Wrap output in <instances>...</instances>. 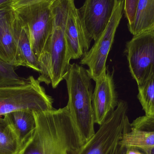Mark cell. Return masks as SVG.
Returning <instances> with one entry per match:
<instances>
[{
  "mask_svg": "<svg viewBox=\"0 0 154 154\" xmlns=\"http://www.w3.org/2000/svg\"><path fill=\"white\" fill-rule=\"evenodd\" d=\"M33 111L36 127L18 154H76L83 144L67 106Z\"/></svg>",
  "mask_w": 154,
  "mask_h": 154,
  "instance_id": "6da1fadb",
  "label": "cell"
},
{
  "mask_svg": "<svg viewBox=\"0 0 154 154\" xmlns=\"http://www.w3.org/2000/svg\"><path fill=\"white\" fill-rule=\"evenodd\" d=\"M74 0H56L52 5L53 28L46 51L39 60L41 72L38 79L56 88L70 66L65 29Z\"/></svg>",
  "mask_w": 154,
  "mask_h": 154,
  "instance_id": "7a4b0ae2",
  "label": "cell"
},
{
  "mask_svg": "<svg viewBox=\"0 0 154 154\" xmlns=\"http://www.w3.org/2000/svg\"><path fill=\"white\" fill-rule=\"evenodd\" d=\"M91 79L88 69L76 63L70 64L64 77L68 93L67 107L83 144L95 133Z\"/></svg>",
  "mask_w": 154,
  "mask_h": 154,
  "instance_id": "3957f363",
  "label": "cell"
},
{
  "mask_svg": "<svg viewBox=\"0 0 154 154\" xmlns=\"http://www.w3.org/2000/svg\"><path fill=\"white\" fill-rule=\"evenodd\" d=\"M40 83L30 76L29 82L24 85L0 87V117L16 110L53 109V99Z\"/></svg>",
  "mask_w": 154,
  "mask_h": 154,
  "instance_id": "277c9868",
  "label": "cell"
},
{
  "mask_svg": "<svg viewBox=\"0 0 154 154\" xmlns=\"http://www.w3.org/2000/svg\"><path fill=\"white\" fill-rule=\"evenodd\" d=\"M128 105L120 100L114 112L76 154H115L124 134L131 128Z\"/></svg>",
  "mask_w": 154,
  "mask_h": 154,
  "instance_id": "5b68a950",
  "label": "cell"
},
{
  "mask_svg": "<svg viewBox=\"0 0 154 154\" xmlns=\"http://www.w3.org/2000/svg\"><path fill=\"white\" fill-rule=\"evenodd\" d=\"M56 1L43 0L14 10L27 28L32 51L38 61L46 51L53 30L52 5Z\"/></svg>",
  "mask_w": 154,
  "mask_h": 154,
  "instance_id": "8992f818",
  "label": "cell"
},
{
  "mask_svg": "<svg viewBox=\"0 0 154 154\" xmlns=\"http://www.w3.org/2000/svg\"><path fill=\"white\" fill-rule=\"evenodd\" d=\"M124 0H118L113 15L104 31L95 41L91 48L82 57L80 64L88 67L89 74L96 82L104 74L107 68V59L112 44L115 34L123 15Z\"/></svg>",
  "mask_w": 154,
  "mask_h": 154,
  "instance_id": "52a82bcc",
  "label": "cell"
},
{
  "mask_svg": "<svg viewBox=\"0 0 154 154\" xmlns=\"http://www.w3.org/2000/svg\"><path fill=\"white\" fill-rule=\"evenodd\" d=\"M130 73L140 86L154 78V31L134 36L126 44Z\"/></svg>",
  "mask_w": 154,
  "mask_h": 154,
  "instance_id": "ba28073f",
  "label": "cell"
},
{
  "mask_svg": "<svg viewBox=\"0 0 154 154\" xmlns=\"http://www.w3.org/2000/svg\"><path fill=\"white\" fill-rule=\"evenodd\" d=\"M118 0H85L79 10L84 29L91 40H97L107 26Z\"/></svg>",
  "mask_w": 154,
  "mask_h": 154,
  "instance_id": "9c48e42d",
  "label": "cell"
},
{
  "mask_svg": "<svg viewBox=\"0 0 154 154\" xmlns=\"http://www.w3.org/2000/svg\"><path fill=\"white\" fill-rule=\"evenodd\" d=\"M92 95L95 124L101 125L117 106V96L113 75L107 69L96 81Z\"/></svg>",
  "mask_w": 154,
  "mask_h": 154,
  "instance_id": "30bf717a",
  "label": "cell"
},
{
  "mask_svg": "<svg viewBox=\"0 0 154 154\" xmlns=\"http://www.w3.org/2000/svg\"><path fill=\"white\" fill-rule=\"evenodd\" d=\"M65 38L70 60L82 58L89 50L91 39L84 29L75 2L69 11L65 29Z\"/></svg>",
  "mask_w": 154,
  "mask_h": 154,
  "instance_id": "8fae6325",
  "label": "cell"
},
{
  "mask_svg": "<svg viewBox=\"0 0 154 154\" xmlns=\"http://www.w3.org/2000/svg\"><path fill=\"white\" fill-rule=\"evenodd\" d=\"M15 15L11 4L0 8V59L14 67L23 66L14 34Z\"/></svg>",
  "mask_w": 154,
  "mask_h": 154,
  "instance_id": "7c38bea8",
  "label": "cell"
},
{
  "mask_svg": "<svg viewBox=\"0 0 154 154\" xmlns=\"http://www.w3.org/2000/svg\"><path fill=\"white\" fill-rule=\"evenodd\" d=\"M13 31L23 66L29 68L40 73L41 69L39 62L32 51L27 28L16 14L14 21Z\"/></svg>",
  "mask_w": 154,
  "mask_h": 154,
  "instance_id": "4fadbf2b",
  "label": "cell"
},
{
  "mask_svg": "<svg viewBox=\"0 0 154 154\" xmlns=\"http://www.w3.org/2000/svg\"><path fill=\"white\" fill-rule=\"evenodd\" d=\"M4 116L15 134L21 147L29 138L36 127V120L33 111L16 110L6 114Z\"/></svg>",
  "mask_w": 154,
  "mask_h": 154,
  "instance_id": "5bb4252c",
  "label": "cell"
},
{
  "mask_svg": "<svg viewBox=\"0 0 154 154\" xmlns=\"http://www.w3.org/2000/svg\"><path fill=\"white\" fill-rule=\"evenodd\" d=\"M128 29L134 36L154 31V0H139L134 21Z\"/></svg>",
  "mask_w": 154,
  "mask_h": 154,
  "instance_id": "9a60e30c",
  "label": "cell"
},
{
  "mask_svg": "<svg viewBox=\"0 0 154 154\" xmlns=\"http://www.w3.org/2000/svg\"><path fill=\"white\" fill-rule=\"evenodd\" d=\"M119 144L127 147L141 150L154 146V131H146L130 128L124 134Z\"/></svg>",
  "mask_w": 154,
  "mask_h": 154,
  "instance_id": "2e32d148",
  "label": "cell"
},
{
  "mask_svg": "<svg viewBox=\"0 0 154 154\" xmlns=\"http://www.w3.org/2000/svg\"><path fill=\"white\" fill-rule=\"evenodd\" d=\"M20 146L4 118L0 117V154H18Z\"/></svg>",
  "mask_w": 154,
  "mask_h": 154,
  "instance_id": "e0dca14e",
  "label": "cell"
},
{
  "mask_svg": "<svg viewBox=\"0 0 154 154\" xmlns=\"http://www.w3.org/2000/svg\"><path fill=\"white\" fill-rule=\"evenodd\" d=\"M14 66L0 59V87L20 86L29 82L30 76L23 78L18 75Z\"/></svg>",
  "mask_w": 154,
  "mask_h": 154,
  "instance_id": "ac0fdd59",
  "label": "cell"
},
{
  "mask_svg": "<svg viewBox=\"0 0 154 154\" xmlns=\"http://www.w3.org/2000/svg\"><path fill=\"white\" fill-rule=\"evenodd\" d=\"M138 100L148 116H154V78L138 86Z\"/></svg>",
  "mask_w": 154,
  "mask_h": 154,
  "instance_id": "d6986e66",
  "label": "cell"
},
{
  "mask_svg": "<svg viewBox=\"0 0 154 154\" xmlns=\"http://www.w3.org/2000/svg\"><path fill=\"white\" fill-rule=\"evenodd\" d=\"M131 128L154 131V116H144L137 118L130 124Z\"/></svg>",
  "mask_w": 154,
  "mask_h": 154,
  "instance_id": "ffe728a7",
  "label": "cell"
},
{
  "mask_svg": "<svg viewBox=\"0 0 154 154\" xmlns=\"http://www.w3.org/2000/svg\"><path fill=\"white\" fill-rule=\"evenodd\" d=\"M139 0H124V12L128 21V28L132 26L135 19Z\"/></svg>",
  "mask_w": 154,
  "mask_h": 154,
  "instance_id": "44dd1931",
  "label": "cell"
},
{
  "mask_svg": "<svg viewBox=\"0 0 154 154\" xmlns=\"http://www.w3.org/2000/svg\"><path fill=\"white\" fill-rule=\"evenodd\" d=\"M42 1L43 0H15L11 4V5L14 10H16L18 8L33 4Z\"/></svg>",
  "mask_w": 154,
  "mask_h": 154,
  "instance_id": "7402d4cb",
  "label": "cell"
},
{
  "mask_svg": "<svg viewBox=\"0 0 154 154\" xmlns=\"http://www.w3.org/2000/svg\"><path fill=\"white\" fill-rule=\"evenodd\" d=\"M126 154H144L141 151L134 147H127Z\"/></svg>",
  "mask_w": 154,
  "mask_h": 154,
  "instance_id": "603a6c76",
  "label": "cell"
},
{
  "mask_svg": "<svg viewBox=\"0 0 154 154\" xmlns=\"http://www.w3.org/2000/svg\"><path fill=\"white\" fill-rule=\"evenodd\" d=\"M127 147L119 143L115 154H126Z\"/></svg>",
  "mask_w": 154,
  "mask_h": 154,
  "instance_id": "cb8c5ba5",
  "label": "cell"
},
{
  "mask_svg": "<svg viewBox=\"0 0 154 154\" xmlns=\"http://www.w3.org/2000/svg\"><path fill=\"white\" fill-rule=\"evenodd\" d=\"M15 0H0V8L11 5Z\"/></svg>",
  "mask_w": 154,
  "mask_h": 154,
  "instance_id": "d4e9b609",
  "label": "cell"
},
{
  "mask_svg": "<svg viewBox=\"0 0 154 154\" xmlns=\"http://www.w3.org/2000/svg\"><path fill=\"white\" fill-rule=\"evenodd\" d=\"M139 150L144 154H154V146Z\"/></svg>",
  "mask_w": 154,
  "mask_h": 154,
  "instance_id": "484cf974",
  "label": "cell"
}]
</instances>
